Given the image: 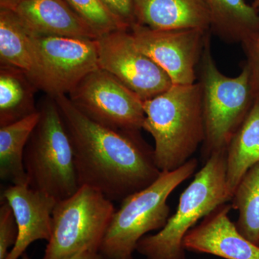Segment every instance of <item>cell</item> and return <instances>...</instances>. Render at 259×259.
Segmentation results:
<instances>
[{"mask_svg":"<svg viewBox=\"0 0 259 259\" xmlns=\"http://www.w3.org/2000/svg\"><path fill=\"white\" fill-rule=\"evenodd\" d=\"M53 97L72 144L80 187L88 186L112 202H122L159 177L154 149L140 131L105 127L83 115L67 95Z\"/></svg>","mask_w":259,"mask_h":259,"instance_id":"obj_1","label":"cell"},{"mask_svg":"<svg viewBox=\"0 0 259 259\" xmlns=\"http://www.w3.org/2000/svg\"><path fill=\"white\" fill-rule=\"evenodd\" d=\"M144 109V130L154 139L156 166L161 172L183 166L205 138L200 83L173 84L145 100Z\"/></svg>","mask_w":259,"mask_h":259,"instance_id":"obj_2","label":"cell"},{"mask_svg":"<svg viewBox=\"0 0 259 259\" xmlns=\"http://www.w3.org/2000/svg\"><path fill=\"white\" fill-rule=\"evenodd\" d=\"M226 171L227 150L212 153L181 194L177 212L157 233L141 238L136 251L146 259H187V233L199 220L231 201Z\"/></svg>","mask_w":259,"mask_h":259,"instance_id":"obj_3","label":"cell"},{"mask_svg":"<svg viewBox=\"0 0 259 259\" xmlns=\"http://www.w3.org/2000/svg\"><path fill=\"white\" fill-rule=\"evenodd\" d=\"M197 166L198 161L192 158L176 170L162 171L151 185L126 197L112 216L99 253L105 259H134L140 240L166 224L170 215L167 199Z\"/></svg>","mask_w":259,"mask_h":259,"instance_id":"obj_4","label":"cell"},{"mask_svg":"<svg viewBox=\"0 0 259 259\" xmlns=\"http://www.w3.org/2000/svg\"><path fill=\"white\" fill-rule=\"evenodd\" d=\"M39 107L40 118L24 152L28 186L57 201L73 195L80 187L74 151L54 97Z\"/></svg>","mask_w":259,"mask_h":259,"instance_id":"obj_5","label":"cell"},{"mask_svg":"<svg viewBox=\"0 0 259 259\" xmlns=\"http://www.w3.org/2000/svg\"><path fill=\"white\" fill-rule=\"evenodd\" d=\"M210 35L206 40L198 67L205 127L203 154L206 160L212 153L227 150L256 100L245 65L235 77L226 76L218 69L213 59Z\"/></svg>","mask_w":259,"mask_h":259,"instance_id":"obj_6","label":"cell"},{"mask_svg":"<svg viewBox=\"0 0 259 259\" xmlns=\"http://www.w3.org/2000/svg\"><path fill=\"white\" fill-rule=\"evenodd\" d=\"M115 211L112 200L88 186L57 201L42 259H69L84 251L99 252Z\"/></svg>","mask_w":259,"mask_h":259,"instance_id":"obj_7","label":"cell"},{"mask_svg":"<svg viewBox=\"0 0 259 259\" xmlns=\"http://www.w3.org/2000/svg\"><path fill=\"white\" fill-rule=\"evenodd\" d=\"M67 96L79 111L100 125L125 131L144 129V101L100 68L85 76Z\"/></svg>","mask_w":259,"mask_h":259,"instance_id":"obj_8","label":"cell"},{"mask_svg":"<svg viewBox=\"0 0 259 259\" xmlns=\"http://www.w3.org/2000/svg\"><path fill=\"white\" fill-rule=\"evenodd\" d=\"M130 31L137 47L166 73L173 84L197 82L199 63L210 30H153L135 23Z\"/></svg>","mask_w":259,"mask_h":259,"instance_id":"obj_9","label":"cell"},{"mask_svg":"<svg viewBox=\"0 0 259 259\" xmlns=\"http://www.w3.org/2000/svg\"><path fill=\"white\" fill-rule=\"evenodd\" d=\"M97 41L100 69L115 76L143 101L173 85L166 73L137 47L130 30L102 35Z\"/></svg>","mask_w":259,"mask_h":259,"instance_id":"obj_10","label":"cell"},{"mask_svg":"<svg viewBox=\"0 0 259 259\" xmlns=\"http://www.w3.org/2000/svg\"><path fill=\"white\" fill-rule=\"evenodd\" d=\"M50 96L68 95L89 74L100 69L97 40L44 36L33 33Z\"/></svg>","mask_w":259,"mask_h":259,"instance_id":"obj_11","label":"cell"},{"mask_svg":"<svg viewBox=\"0 0 259 259\" xmlns=\"http://www.w3.org/2000/svg\"><path fill=\"white\" fill-rule=\"evenodd\" d=\"M231 204L218 206L187 233L186 250L224 259H259V245L244 238L232 222Z\"/></svg>","mask_w":259,"mask_h":259,"instance_id":"obj_12","label":"cell"},{"mask_svg":"<svg viewBox=\"0 0 259 259\" xmlns=\"http://www.w3.org/2000/svg\"><path fill=\"white\" fill-rule=\"evenodd\" d=\"M2 198L11 206L18 227V241L6 259L21 258L34 242L50 240L55 199L28 185L9 186Z\"/></svg>","mask_w":259,"mask_h":259,"instance_id":"obj_13","label":"cell"},{"mask_svg":"<svg viewBox=\"0 0 259 259\" xmlns=\"http://www.w3.org/2000/svg\"><path fill=\"white\" fill-rule=\"evenodd\" d=\"M14 11L35 35L88 40L100 37L66 0H25Z\"/></svg>","mask_w":259,"mask_h":259,"instance_id":"obj_14","label":"cell"},{"mask_svg":"<svg viewBox=\"0 0 259 259\" xmlns=\"http://www.w3.org/2000/svg\"><path fill=\"white\" fill-rule=\"evenodd\" d=\"M0 62L21 70L38 90L46 85L33 33L14 10H0Z\"/></svg>","mask_w":259,"mask_h":259,"instance_id":"obj_15","label":"cell"},{"mask_svg":"<svg viewBox=\"0 0 259 259\" xmlns=\"http://www.w3.org/2000/svg\"><path fill=\"white\" fill-rule=\"evenodd\" d=\"M136 23L153 30H210L203 0H134Z\"/></svg>","mask_w":259,"mask_h":259,"instance_id":"obj_16","label":"cell"},{"mask_svg":"<svg viewBox=\"0 0 259 259\" xmlns=\"http://www.w3.org/2000/svg\"><path fill=\"white\" fill-rule=\"evenodd\" d=\"M212 31L223 41L244 44L259 30V12L245 0H203Z\"/></svg>","mask_w":259,"mask_h":259,"instance_id":"obj_17","label":"cell"},{"mask_svg":"<svg viewBox=\"0 0 259 259\" xmlns=\"http://www.w3.org/2000/svg\"><path fill=\"white\" fill-rule=\"evenodd\" d=\"M257 163H259V100H255L227 148V184L232 195L245 173Z\"/></svg>","mask_w":259,"mask_h":259,"instance_id":"obj_18","label":"cell"},{"mask_svg":"<svg viewBox=\"0 0 259 259\" xmlns=\"http://www.w3.org/2000/svg\"><path fill=\"white\" fill-rule=\"evenodd\" d=\"M40 118L35 113L0 127V178L13 185L28 186L24 166V152L29 138Z\"/></svg>","mask_w":259,"mask_h":259,"instance_id":"obj_19","label":"cell"},{"mask_svg":"<svg viewBox=\"0 0 259 259\" xmlns=\"http://www.w3.org/2000/svg\"><path fill=\"white\" fill-rule=\"evenodd\" d=\"M38 90L21 70L0 66V127L36 112L34 95Z\"/></svg>","mask_w":259,"mask_h":259,"instance_id":"obj_20","label":"cell"},{"mask_svg":"<svg viewBox=\"0 0 259 259\" xmlns=\"http://www.w3.org/2000/svg\"><path fill=\"white\" fill-rule=\"evenodd\" d=\"M232 208L238 211V232L259 245V163H255L238 184L231 199Z\"/></svg>","mask_w":259,"mask_h":259,"instance_id":"obj_21","label":"cell"},{"mask_svg":"<svg viewBox=\"0 0 259 259\" xmlns=\"http://www.w3.org/2000/svg\"><path fill=\"white\" fill-rule=\"evenodd\" d=\"M66 1L100 37L110 32L128 30L131 28L127 24L114 15L102 0Z\"/></svg>","mask_w":259,"mask_h":259,"instance_id":"obj_22","label":"cell"},{"mask_svg":"<svg viewBox=\"0 0 259 259\" xmlns=\"http://www.w3.org/2000/svg\"><path fill=\"white\" fill-rule=\"evenodd\" d=\"M18 227L14 212L8 202L0 207V259H6L18 241Z\"/></svg>","mask_w":259,"mask_h":259,"instance_id":"obj_23","label":"cell"},{"mask_svg":"<svg viewBox=\"0 0 259 259\" xmlns=\"http://www.w3.org/2000/svg\"><path fill=\"white\" fill-rule=\"evenodd\" d=\"M246 56L245 66L249 71L250 82L255 99L259 100V30L242 44Z\"/></svg>","mask_w":259,"mask_h":259,"instance_id":"obj_24","label":"cell"},{"mask_svg":"<svg viewBox=\"0 0 259 259\" xmlns=\"http://www.w3.org/2000/svg\"><path fill=\"white\" fill-rule=\"evenodd\" d=\"M107 8L130 27L136 23L134 0H102Z\"/></svg>","mask_w":259,"mask_h":259,"instance_id":"obj_25","label":"cell"},{"mask_svg":"<svg viewBox=\"0 0 259 259\" xmlns=\"http://www.w3.org/2000/svg\"><path fill=\"white\" fill-rule=\"evenodd\" d=\"M21 259H31L26 253L21 256ZM69 259H105L99 252L84 251L74 255Z\"/></svg>","mask_w":259,"mask_h":259,"instance_id":"obj_26","label":"cell"},{"mask_svg":"<svg viewBox=\"0 0 259 259\" xmlns=\"http://www.w3.org/2000/svg\"><path fill=\"white\" fill-rule=\"evenodd\" d=\"M25 0H0V8L2 9L15 10Z\"/></svg>","mask_w":259,"mask_h":259,"instance_id":"obj_27","label":"cell"},{"mask_svg":"<svg viewBox=\"0 0 259 259\" xmlns=\"http://www.w3.org/2000/svg\"><path fill=\"white\" fill-rule=\"evenodd\" d=\"M252 5H253V8H254L257 11L259 12V0H253Z\"/></svg>","mask_w":259,"mask_h":259,"instance_id":"obj_28","label":"cell"}]
</instances>
